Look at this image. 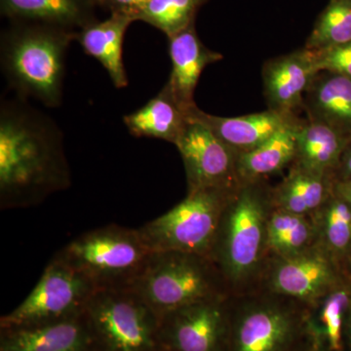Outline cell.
Listing matches in <instances>:
<instances>
[{
	"mask_svg": "<svg viewBox=\"0 0 351 351\" xmlns=\"http://www.w3.org/2000/svg\"><path fill=\"white\" fill-rule=\"evenodd\" d=\"M69 186L71 172L59 126L31 107L25 99L2 101L1 209L34 206Z\"/></svg>",
	"mask_w": 351,
	"mask_h": 351,
	"instance_id": "1",
	"label": "cell"
},
{
	"mask_svg": "<svg viewBox=\"0 0 351 351\" xmlns=\"http://www.w3.org/2000/svg\"><path fill=\"white\" fill-rule=\"evenodd\" d=\"M269 189L265 181L240 184L221 215L210 258L232 294L257 288L269 260Z\"/></svg>",
	"mask_w": 351,
	"mask_h": 351,
	"instance_id": "2",
	"label": "cell"
},
{
	"mask_svg": "<svg viewBox=\"0 0 351 351\" xmlns=\"http://www.w3.org/2000/svg\"><path fill=\"white\" fill-rule=\"evenodd\" d=\"M76 34L32 23H13L2 34L1 71L18 97L36 99L49 108L61 105L66 52Z\"/></svg>",
	"mask_w": 351,
	"mask_h": 351,
	"instance_id": "3",
	"label": "cell"
},
{
	"mask_svg": "<svg viewBox=\"0 0 351 351\" xmlns=\"http://www.w3.org/2000/svg\"><path fill=\"white\" fill-rule=\"evenodd\" d=\"M302 339L315 341L308 304L263 289L230 295L223 351H295Z\"/></svg>",
	"mask_w": 351,
	"mask_h": 351,
	"instance_id": "4",
	"label": "cell"
},
{
	"mask_svg": "<svg viewBox=\"0 0 351 351\" xmlns=\"http://www.w3.org/2000/svg\"><path fill=\"white\" fill-rule=\"evenodd\" d=\"M159 319L182 307L232 295L225 277L208 256L152 252L134 287Z\"/></svg>",
	"mask_w": 351,
	"mask_h": 351,
	"instance_id": "5",
	"label": "cell"
},
{
	"mask_svg": "<svg viewBox=\"0 0 351 351\" xmlns=\"http://www.w3.org/2000/svg\"><path fill=\"white\" fill-rule=\"evenodd\" d=\"M152 252L138 228L110 225L83 233L54 257L89 279L97 290L132 289Z\"/></svg>",
	"mask_w": 351,
	"mask_h": 351,
	"instance_id": "6",
	"label": "cell"
},
{
	"mask_svg": "<svg viewBox=\"0 0 351 351\" xmlns=\"http://www.w3.org/2000/svg\"><path fill=\"white\" fill-rule=\"evenodd\" d=\"M235 189L189 191L179 204L141 226L138 232L152 252H184L210 257L221 215Z\"/></svg>",
	"mask_w": 351,
	"mask_h": 351,
	"instance_id": "7",
	"label": "cell"
},
{
	"mask_svg": "<svg viewBox=\"0 0 351 351\" xmlns=\"http://www.w3.org/2000/svg\"><path fill=\"white\" fill-rule=\"evenodd\" d=\"M84 313L99 351H163L160 319L133 289L96 291Z\"/></svg>",
	"mask_w": 351,
	"mask_h": 351,
	"instance_id": "8",
	"label": "cell"
},
{
	"mask_svg": "<svg viewBox=\"0 0 351 351\" xmlns=\"http://www.w3.org/2000/svg\"><path fill=\"white\" fill-rule=\"evenodd\" d=\"M96 291L89 279L53 257L27 299L2 316L0 327L8 330L36 326L80 315Z\"/></svg>",
	"mask_w": 351,
	"mask_h": 351,
	"instance_id": "9",
	"label": "cell"
},
{
	"mask_svg": "<svg viewBox=\"0 0 351 351\" xmlns=\"http://www.w3.org/2000/svg\"><path fill=\"white\" fill-rule=\"evenodd\" d=\"M348 279L319 245L289 257L269 256L256 289L311 304Z\"/></svg>",
	"mask_w": 351,
	"mask_h": 351,
	"instance_id": "10",
	"label": "cell"
},
{
	"mask_svg": "<svg viewBox=\"0 0 351 351\" xmlns=\"http://www.w3.org/2000/svg\"><path fill=\"white\" fill-rule=\"evenodd\" d=\"M186 169L188 191L201 189H235L237 154L200 121L189 117L175 144Z\"/></svg>",
	"mask_w": 351,
	"mask_h": 351,
	"instance_id": "11",
	"label": "cell"
},
{
	"mask_svg": "<svg viewBox=\"0 0 351 351\" xmlns=\"http://www.w3.org/2000/svg\"><path fill=\"white\" fill-rule=\"evenodd\" d=\"M230 297L205 300L164 315L159 328L163 351H223Z\"/></svg>",
	"mask_w": 351,
	"mask_h": 351,
	"instance_id": "12",
	"label": "cell"
},
{
	"mask_svg": "<svg viewBox=\"0 0 351 351\" xmlns=\"http://www.w3.org/2000/svg\"><path fill=\"white\" fill-rule=\"evenodd\" d=\"M316 73L313 55L306 48L265 62L263 95L269 110L295 117L298 110H304V96Z\"/></svg>",
	"mask_w": 351,
	"mask_h": 351,
	"instance_id": "13",
	"label": "cell"
},
{
	"mask_svg": "<svg viewBox=\"0 0 351 351\" xmlns=\"http://www.w3.org/2000/svg\"><path fill=\"white\" fill-rule=\"evenodd\" d=\"M0 351H99L85 313L36 326L1 330Z\"/></svg>",
	"mask_w": 351,
	"mask_h": 351,
	"instance_id": "14",
	"label": "cell"
},
{
	"mask_svg": "<svg viewBox=\"0 0 351 351\" xmlns=\"http://www.w3.org/2000/svg\"><path fill=\"white\" fill-rule=\"evenodd\" d=\"M168 38L172 73L166 84L189 114L196 106L193 95L203 71L209 64L223 59V56L202 43L196 34L195 23Z\"/></svg>",
	"mask_w": 351,
	"mask_h": 351,
	"instance_id": "15",
	"label": "cell"
},
{
	"mask_svg": "<svg viewBox=\"0 0 351 351\" xmlns=\"http://www.w3.org/2000/svg\"><path fill=\"white\" fill-rule=\"evenodd\" d=\"M188 115L206 125L237 154L256 149L297 119L271 110L242 117H217L203 112L197 106L191 108Z\"/></svg>",
	"mask_w": 351,
	"mask_h": 351,
	"instance_id": "16",
	"label": "cell"
},
{
	"mask_svg": "<svg viewBox=\"0 0 351 351\" xmlns=\"http://www.w3.org/2000/svg\"><path fill=\"white\" fill-rule=\"evenodd\" d=\"M96 0H0L1 15L13 23H32L78 32L96 22Z\"/></svg>",
	"mask_w": 351,
	"mask_h": 351,
	"instance_id": "17",
	"label": "cell"
},
{
	"mask_svg": "<svg viewBox=\"0 0 351 351\" xmlns=\"http://www.w3.org/2000/svg\"><path fill=\"white\" fill-rule=\"evenodd\" d=\"M307 119L322 122L351 137V80L329 71L314 76L304 96Z\"/></svg>",
	"mask_w": 351,
	"mask_h": 351,
	"instance_id": "18",
	"label": "cell"
},
{
	"mask_svg": "<svg viewBox=\"0 0 351 351\" xmlns=\"http://www.w3.org/2000/svg\"><path fill=\"white\" fill-rule=\"evenodd\" d=\"M134 21L120 14H110L107 20L92 23L76 34L75 40L89 56L98 60L115 87L128 85L123 64L124 34Z\"/></svg>",
	"mask_w": 351,
	"mask_h": 351,
	"instance_id": "19",
	"label": "cell"
},
{
	"mask_svg": "<svg viewBox=\"0 0 351 351\" xmlns=\"http://www.w3.org/2000/svg\"><path fill=\"white\" fill-rule=\"evenodd\" d=\"M331 175L319 174L292 164L283 181L269 189L272 209L311 217L334 188Z\"/></svg>",
	"mask_w": 351,
	"mask_h": 351,
	"instance_id": "20",
	"label": "cell"
},
{
	"mask_svg": "<svg viewBox=\"0 0 351 351\" xmlns=\"http://www.w3.org/2000/svg\"><path fill=\"white\" fill-rule=\"evenodd\" d=\"M300 122L295 119L256 149L237 154L240 184L263 182L294 163Z\"/></svg>",
	"mask_w": 351,
	"mask_h": 351,
	"instance_id": "21",
	"label": "cell"
},
{
	"mask_svg": "<svg viewBox=\"0 0 351 351\" xmlns=\"http://www.w3.org/2000/svg\"><path fill=\"white\" fill-rule=\"evenodd\" d=\"M188 121V112L176 100L167 84L144 107L123 117L127 129L135 137L159 138L174 145Z\"/></svg>",
	"mask_w": 351,
	"mask_h": 351,
	"instance_id": "22",
	"label": "cell"
},
{
	"mask_svg": "<svg viewBox=\"0 0 351 351\" xmlns=\"http://www.w3.org/2000/svg\"><path fill=\"white\" fill-rule=\"evenodd\" d=\"M348 138L322 122L301 120L298 130L297 156L293 164L332 177Z\"/></svg>",
	"mask_w": 351,
	"mask_h": 351,
	"instance_id": "23",
	"label": "cell"
},
{
	"mask_svg": "<svg viewBox=\"0 0 351 351\" xmlns=\"http://www.w3.org/2000/svg\"><path fill=\"white\" fill-rule=\"evenodd\" d=\"M311 217L315 226L316 244L331 256L346 274L351 255L350 203L332 188L324 204Z\"/></svg>",
	"mask_w": 351,
	"mask_h": 351,
	"instance_id": "24",
	"label": "cell"
},
{
	"mask_svg": "<svg viewBox=\"0 0 351 351\" xmlns=\"http://www.w3.org/2000/svg\"><path fill=\"white\" fill-rule=\"evenodd\" d=\"M350 306V279H346L318 301L309 304L311 329L320 350L343 351L346 319Z\"/></svg>",
	"mask_w": 351,
	"mask_h": 351,
	"instance_id": "25",
	"label": "cell"
},
{
	"mask_svg": "<svg viewBox=\"0 0 351 351\" xmlns=\"http://www.w3.org/2000/svg\"><path fill=\"white\" fill-rule=\"evenodd\" d=\"M267 248L269 256L289 257L316 245L313 217L272 209L267 218Z\"/></svg>",
	"mask_w": 351,
	"mask_h": 351,
	"instance_id": "26",
	"label": "cell"
},
{
	"mask_svg": "<svg viewBox=\"0 0 351 351\" xmlns=\"http://www.w3.org/2000/svg\"><path fill=\"white\" fill-rule=\"evenodd\" d=\"M351 43V0H330L304 48L323 50Z\"/></svg>",
	"mask_w": 351,
	"mask_h": 351,
	"instance_id": "27",
	"label": "cell"
},
{
	"mask_svg": "<svg viewBox=\"0 0 351 351\" xmlns=\"http://www.w3.org/2000/svg\"><path fill=\"white\" fill-rule=\"evenodd\" d=\"M208 0H149L137 21L163 32L168 38L195 23V15Z\"/></svg>",
	"mask_w": 351,
	"mask_h": 351,
	"instance_id": "28",
	"label": "cell"
},
{
	"mask_svg": "<svg viewBox=\"0 0 351 351\" xmlns=\"http://www.w3.org/2000/svg\"><path fill=\"white\" fill-rule=\"evenodd\" d=\"M317 73L329 71L351 80V43L323 50H309Z\"/></svg>",
	"mask_w": 351,
	"mask_h": 351,
	"instance_id": "29",
	"label": "cell"
},
{
	"mask_svg": "<svg viewBox=\"0 0 351 351\" xmlns=\"http://www.w3.org/2000/svg\"><path fill=\"white\" fill-rule=\"evenodd\" d=\"M149 0H101L100 6L108 9L112 14L127 16L135 22Z\"/></svg>",
	"mask_w": 351,
	"mask_h": 351,
	"instance_id": "30",
	"label": "cell"
},
{
	"mask_svg": "<svg viewBox=\"0 0 351 351\" xmlns=\"http://www.w3.org/2000/svg\"><path fill=\"white\" fill-rule=\"evenodd\" d=\"M335 182H351V137L348 138L338 166L332 173Z\"/></svg>",
	"mask_w": 351,
	"mask_h": 351,
	"instance_id": "31",
	"label": "cell"
},
{
	"mask_svg": "<svg viewBox=\"0 0 351 351\" xmlns=\"http://www.w3.org/2000/svg\"><path fill=\"white\" fill-rule=\"evenodd\" d=\"M334 191L348 201L351 206V182H334Z\"/></svg>",
	"mask_w": 351,
	"mask_h": 351,
	"instance_id": "32",
	"label": "cell"
},
{
	"mask_svg": "<svg viewBox=\"0 0 351 351\" xmlns=\"http://www.w3.org/2000/svg\"><path fill=\"white\" fill-rule=\"evenodd\" d=\"M345 335L348 339V346L351 350V306L348 311V316H346V325H345Z\"/></svg>",
	"mask_w": 351,
	"mask_h": 351,
	"instance_id": "33",
	"label": "cell"
},
{
	"mask_svg": "<svg viewBox=\"0 0 351 351\" xmlns=\"http://www.w3.org/2000/svg\"><path fill=\"white\" fill-rule=\"evenodd\" d=\"M346 277H348V279H350V281L351 282V255L350 261H348V267H346Z\"/></svg>",
	"mask_w": 351,
	"mask_h": 351,
	"instance_id": "34",
	"label": "cell"
},
{
	"mask_svg": "<svg viewBox=\"0 0 351 351\" xmlns=\"http://www.w3.org/2000/svg\"><path fill=\"white\" fill-rule=\"evenodd\" d=\"M101 1V0H96L97 4H98V5H100Z\"/></svg>",
	"mask_w": 351,
	"mask_h": 351,
	"instance_id": "35",
	"label": "cell"
},
{
	"mask_svg": "<svg viewBox=\"0 0 351 351\" xmlns=\"http://www.w3.org/2000/svg\"><path fill=\"white\" fill-rule=\"evenodd\" d=\"M311 351H323L322 350H320V348H315V350H311Z\"/></svg>",
	"mask_w": 351,
	"mask_h": 351,
	"instance_id": "36",
	"label": "cell"
}]
</instances>
